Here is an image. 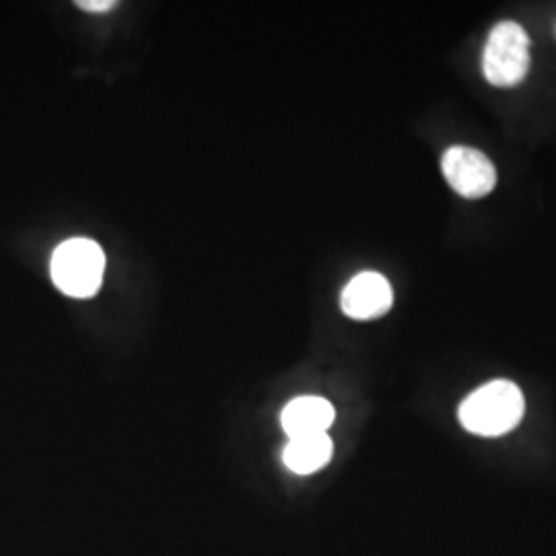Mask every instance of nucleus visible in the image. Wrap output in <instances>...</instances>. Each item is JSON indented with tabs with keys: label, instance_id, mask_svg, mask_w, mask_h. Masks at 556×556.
<instances>
[{
	"label": "nucleus",
	"instance_id": "1",
	"mask_svg": "<svg viewBox=\"0 0 556 556\" xmlns=\"http://www.w3.org/2000/svg\"><path fill=\"white\" fill-rule=\"evenodd\" d=\"M526 415L521 390L509 379H495L480 386L459 404L462 427L480 438H501L514 431Z\"/></svg>",
	"mask_w": 556,
	"mask_h": 556
},
{
	"label": "nucleus",
	"instance_id": "3",
	"mask_svg": "<svg viewBox=\"0 0 556 556\" xmlns=\"http://www.w3.org/2000/svg\"><path fill=\"white\" fill-rule=\"evenodd\" d=\"M530 71V38L516 21H501L482 54L484 79L495 87H516Z\"/></svg>",
	"mask_w": 556,
	"mask_h": 556
},
{
	"label": "nucleus",
	"instance_id": "7",
	"mask_svg": "<svg viewBox=\"0 0 556 556\" xmlns=\"http://www.w3.org/2000/svg\"><path fill=\"white\" fill-rule=\"evenodd\" d=\"M334 454L332 439L324 435L291 439L285 447V466L295 475H314L321 470Z\"/></svg>",
	"mask_w": 556,
	"mask_h": 556
},
{
	"label": "nucleus",
	"instance_id": "8",
	"mask_svg": "<svg viewBox=\"0 0 556 556\" xmlns=\"http://www.w3.org/2000/svg\"><path fill=\"white\" fill-rule=\"evenodd\" d=\"M77 4L85 11L101 13V11H110L114 7V0H80Z\"/></svg>",
	"mask_w": 556,
	"mask_h": 556
},
{
	"label": "nucleus",
	"instance_id": "4",
	"mask_svg": "<svg viewBox=\"0 0 556 556\" xmlns=\"http://www.w3.org/2000/svg\"><path fill=\"white\" fill-rule=\"evenodd\" d=\"M441 172L454 192L464 199H482L497 186L493 161L472 147H450L441 157Z\"/></svg>",
	"mask_w": 556,
	"mask_h": 556
},
{
	"label": "nucleus",
	"instance_id": "6",
	"mask_svg": "<svg viewBox=\"0 0 556 556\" xmlns=\"http://www.w3.org/2000/svg\"><path fill=\"white\" fill-rule=\"evenodd\" d=\"M280 422L291 439L324 435L334 422V408L324 397H295L285 406Z\"/></svg>",
	"mask_w": 556,
	"mask_h": 556
},
{
	"label": "nucleus",
	"instance_id": "2",
	"mask_svg": "<svg viewBox=\"0 0 556 556\" xmlns=\"http://www.w3.org/2000/svg\"><path fill=\"white\" fill-rule=\"evenodd\" d=\"M105 254L93 239H66L52 256V278L68 298L89 299L100 291Z\"/></svg>",
	"mask_w": 556,
	"mask_h": 556
},
{
	"label": "nucleus",
	"instance_id": "5",
	"mask_svg": "<svg viewBox=\"0 0 556 556\" xmlns=\"http://www.w3.org/2000/svg\"><path fill=\"white\" fill-rule=\"evenodd\" d=\"M392 303L394 291L390 280L371 270L353 278L340 295L342 312L353 319L381 318L392 309Z\"/></svg>",
	"mask_w": 556,
	"mask_h": 556
}]
</instances>
